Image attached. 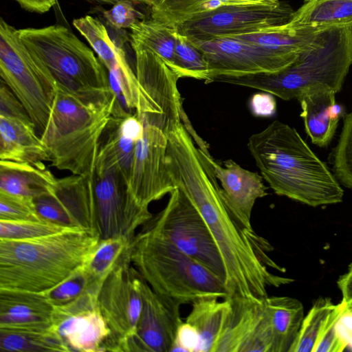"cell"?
<instances>
[{"instance_id": "7402d4cb", "label": "cell", "mask_w": 352, "mask_h": 352, "mask_svg": "<svg viewBox=\"0 0 352 352\" xmlns=\"http://www.w3.org/2000/svg\"><path fill=\"white\" fill-rule=\"evenodd\" d=\"M0 160L36 166L50 162L47 150L30 118L0 115Z\"/></svg>"}, {"instance_id": "b9f144b4", "label": "cell", "mask_w": 352, "mask_h": 352, "mask_svg": "<svg viewBox=\"0 0 352 352\" xmlns=\"http://www.w3.org/2000/svg\"><path fill=\"white\" fill-rule=\"evenodd\" d=\"M0 115L30 118L23 105L2 80L0 86Z\"/></svg>"}, {"instance_id": "44dd1931", "label": "cell", "mask_w": 352, "mask_h": 352, "mask_svg": "<svg viewBox=\"0 0 352 352\" xmlns=\"http://www.w3.org/2000/svg\"><path fill=\"white\" fill-rule=\"evenodd\" d=\"M53 310L42 294L0 290V329L47 330Z\"/></svg>"}, {"instance_id": "4316f807", "label": "cell", "mask_w": 352, "mask_h": 352, "mask_svg": "<svg viewBox=\"0 0 352 352\" xmlns=\"http://www.w3.org/2000/svg\"><path fill=\"white\" fill-rule=\"evenodd\" d=\"M273 335V352H289L304 318V307L289 296L264 297Z\"/></svg>"}, {"instance_id": "c3c4849f", "label": "cell", "mask_w": 352, "mask_h": 352, "mask_svg": "<svg viewBox=\"0 0 352 352\" xmlns=\"http://www.w3.org/2000/svg\"><path fill=\"white\" fill-rule=\"evenodd\" d=\"M94 1H97V2L103 3H108V4L113 5L115 3H116L117 1H120V0H94ZM129 1H131L135 3H144H144H145V0H129Z\"/></svg>"}, {"instance_id": "f6af8a7d", "label": "cell", "mask_w": 352, "mask_h": 352, "mask_svg": "<svg viewBox=\"0 0 352 352\" xmlns=\"http://www.w3.org/2000/svg\"><path fill=\"white\" fill-rule=\"evenodd\" d=\"M344 300L345 306L336 327L340 338L347 347L352 341V298Z\"/></svg>"}, {"instance_id": "8fae6325", "label": "cell", "mask_w": 352, "mask_h": 352, "mask_svg": "<svg viewBox=\"0 0 352 352\" xmlns=\"http://www.w3.org/2000/svg\"><path fill=\"white\" fill-rule=\"evenodd\" d=\"M143 277L127 261L104 280L98 296V308L111 330L103 351L124 352L133 335L142 308Z\"/></svg>"}, {"instance_id": "9c48e42d", "label": "cell", "mask_w": 352, "mask_h": 352, "mask_svg": "<svg viewBox=\"0 0 352 352\" xmlns=\"http://www.w3.org/2000/svg\"><path fill=\"white\" fill-rule=\"evenodd\" d=\"M0 76L23 105L41 135L57 91V83L45 66L29 51L19 30L0 21Z\"/></svg>"}, {"instance_id": "ab89813d", "label": "cell", "mask_w": 352, "mask_h": 352, "mask_svg": "<svg viewBox=\"0 0 352 352\" xmlns=\"http://www.w3.org/2000/svg\"><path fill=\"white\" fill-rule=\"evenodd\" d=\"M34 202L42 219L65 226L77 227L52 191L34 199Z\"/></svg>"}, {"instance_id": "e0dca14e", "label": "cell", "mask_w": 352, "mask_h": 352, "mask_svg": "<svg viewBox=\"0 0 352 352\" xmlns=\"http://www.w3.org/2000/svg\"><path fill=\"white\" fill-rule=\"evenodd\" d=\"M133 52L138 81L162 116L168 135L182 123L184 113L177 85L180 78L153 51L137 49Z\"/></svg>"}, {"instance_id": "7bdbcfd3", "label": "cell", "mask_w": 352, "mask_h": 352, "mask_svg": "<svg viewBox=\"0 0 352 352\" xmlns=\"http://www.w3.org/2000/svg\"><path fill=\"white\" fill-rule=\"evenodd\" d=\"M199 338L195 329L184 322L180 326L172 351L198 352Z\"/></svg>"}, {"instance_id": "4dcf8cb0", "label": "cell", "mask_w": 352, "mask_h": 352, "mask_svg": "<svg viewBox=\"0 0 352 352\" xmlns=\"http://www.w3.org/2000/svg\"><path fill=\"white\" fill-rule=\"evenodd\" d=\"M1 352H69L50 327L44 331L0 329Z\"/></svg>"}, {"instance_id": "74e56055", "label": "cell", "mask_w": 352, "mask_h": 352, "mask_svg": "<svg viewBox=\"0 0 352 352\" xmlns=\"http://www.w3.org/2000/svg\"><path fill=\"white\" fill-rule=\"evenodd\" d=\"M34 199L0 191V221H42Z\"/></svg>"}, {"instance_id": "1f68e13d", "label": "cell", "mask_w": 352, "mask_h": 352, "mask_svg": "<svg viewBox=\"0 0 352 352\" xmlns=\"http://www.w3.org/2000/svg\"><path fill=\"white\" fill-rule=\"evenodd\" d=\"M73 25L87 40L107 69L116 64L124 52L109 36L104 25L98 19L86 15L73 21Z\"/></svg>"}, {"instance_id": "ba28073f", "label": "cell", "mask_w": 352, "mask_h": 352, "mask_svg": "<svg viewBox=\"0 0 352 352\" xmlns=\"http://www.w3.org/2000/svg\"><path fill=\"white\" fill-rule=\"evenodd\" d=\"M19 36L57 85L81 96L113 94L104 65L69 28L60 24L28 28L19 29Z\"/></svg>"}, {"instance_id": "ee69618b", "label": "cell", "mask_w": 352, "mask_h": 352, "mask_svg": "<svg viewBox=\"0 0 352 352\" xmlns=\"http://www.w3.org/2000/svg\"><path fill=\"white\" fill-rule=\"evenodd\" d=\"M274 96L267 93H257L250 100V108L252 114L257 117H271L276 111Z\"/></svg>"}, {"instance_id": "bcb514c9", "label": "cell", "mask_w": 352, "mask_h": 352, "mask_svg": "<svg viewBox=\"0 0 352 352\" xmlns=\"http://www.w3.org/2000/svg\"><path fill=\"white\" fill-rule=\"evenodd\" d=\"M21 8L29 12L45 13L49 11L57 0H14Z\"/></svg>"}, {"instance_id": "30bf717a", "label": "cell", "mask_w": 352, "mask_h": 352, "mask_svg": "<svg viewBox=\"0 0 352 352\" xmlns=\"http://www.w3.org/2000/svg\"><path fill=\"white\" fill-rule=\"evenodd\" d=\"M141 229L175 245L214 274L225 287L226 273L217 246L199 211L182 188L177 186L166 206Z\"/></svg>"}, {"instance_id": "ac0fdd59", "label": "cell", "mask_w": 352, "mask_h": 352, "mask_svg": "<svg viewBox=\"0 0 352 352\" xmlns=\"http://www.w3.org/2000/svg\"><path fill=\"white\" fill-rule=\"evenodd\" d=\"M207 158L219 181L224 201L245 228L253 229L251 217L256 201L268 194L262 175L242 168L232 160L221 164L211 155Z\"/></svg>"}, {"instance_id": "f35d334b", "label": "cell", "mask_w": 352, "mask_h": 352, "mask_svg": "<svg viewBox=\"0 0 352 352\" xmlns=\"http://www.w3.org/2000/svg\"><path fill=\"white\" fill-rule=\"evenodd\" d=\"M345 306V300L335 305L327 317L314 352H341L346 345L340 338L336 324Z\"/></svg>"}, {"instance_id": "484cf974", "label": "cell", "mask_w": 352, "mask_h": 352, "mask_svg": "<svg viewBox=\"0 0 352 352\" xmlns=\"http://www.w3.org/2000/svg\"><path fill=\"white\" fill-rule=\"evenodd\" d=\"M191 305L185 322L191 325L199 336L198 352H215L230 309V297H203L193 301Z\"/></svg>"}, {"instance_id": "f546056e", "label": "cell", "mask_w": 352, "mask_h": 352, "mask_svg": "<svg viewBox=\"0 0 352 352\" xmlns=\"http://www.w3.org/2000/svg\"><path fill=\"white\" fill-rule=\"evenodd\" d=\"M133 242L124 236L100 240L84 269L94 282L102 284L116 267L131 261Z\"/></svg>"}, {"instance_id": "8992f818", "label": "cell", "mask_w": 352, "mask_h": 352, "mask_svg": "<svg viewBox=\"0 0 352 352\" xmlns=\"http://www.w3.org/2000/svg\"><path fill=\"white\" fill-rule=\"evenodd\" d=\"M351 65L352 28H331L318 32L314 41L282 71L240 76H218L211 82L253 88L289 100L318 88L340 92Z\"/></svg>"}, {"instance_id": "d590c367", "label": "cell", "mask_w": 352, "mask_h": 352, "mask_svg": "<svg viewBox=\"0 0 352 352\" xmlns=\"http://www.w3.org/2000/svg\"><path fill=\"white\" fill-rule=\"evenodd\" d=\"M77 228L47 220L26 221H0V239L25 240L40 238Z\"/></svg>"}, {"instance_id": "d6a6232c", "label": "cell", "mask_w": 352, "mask_h": 352, "mask_svg": "<svg viewBox=\"0 0 352 352\" xmlns=\"http://www.w3.org/2000/svg\"><path fill=\"white\" fill-rule=\"evenodd\" d=\"M335 305L329 297H319L304 316L289 352H314L324 321Z\"/></svg>"}, {"instance_id": "d6986e66", "label": "cell", "mask_w": 352, "mask_h": 352, "mask_svg": "<svg viewBox=\"0 0 352 352\" xmlns=\"http://www.w3.org/2000/svg\"><path fill=\"white\" fill-rule=\"evenodd\" d=\"M281 0H145L151 17L177 28L181 24L208 17L228 10L250 8H276Z\"/></svg>"}, {"instance_id": "4fadbf2b", "label": "cell", "mask_w": 352, "mask_h": 352, "mask_svg": "<svg viewBox=\"0 0 352 352\" xmlns=\"http://www.w3.org/2000/svg\"><path fill=\"white\" fill-rule=\"evenodd\" d=\"M144 124V123H143ZM138 141L128 186L135 201L142 207L170 193L174 186L166 165L167 135L160 128L144 124Z\"/></svg>"}, {"instance_id": "ffe728a7", "label": "cell", "mask_w": 352, "mask_h": 352, "mask_svg": "<svg viewBox=\"0 0 352 352\" xmlns=\"http://www.w3.org/2000/svg\"><path fill=\"white\" fill-rule=\"evenodd\" d=\"M50 329L59 336L69 351H103L111 333L98 307L68 316L52 315Z\"/></svg>"}, {"instance_id": "7a4b0ae2", "label": "cell", "mask_w": 352, "mask_h": 352, "mask_svg": "<svg viewBox=\"0 0 352 352\" xmlns=\"http://www.w3.org/2000/svg\"><path fill=\"white\" fill-rule=\"evenodd\" d=\"M248 148L276 195L312 207L342 201L339 182L294 128L274 120L250 137Z\"/></svg>"}, {"instance_id": "cb8c5ba5", "label": "cell", "mask_w": 352, "mask_h": 352, "mask_svg": "<svg viewBox=\"0 0 352 352\" xmlns=\"http://www.w3.org/2000/svg\"><path fill=\"white\" fill-rule=\"evenodd\" d=\"M285 23L294 30L315 32L352 28V0H304Z\"/></svg>"}, {"instance_id": "7dc6e473", "label": "cell", "mask_w": 352, "mask_h": 352, "mask_svg": "<svg viewBox=\"0 0 352 352\" xmlns=\"http://www.w3.org/2000/svg\"><path fill=\"white\" fill-rule=\"evenodd\" d=\"M337 285L342 293V299L352 298V263L349 265L347 272L339 277Z\"/></svg>"}, {"instance_id": "7c38bea8", "label": "cell", "mask_w": 352, "mask_h": 352, "mask_svg": "<svg viewBox=\"0 0 352 352\" xmlns=\"http://www.w3.org/2000/svg\"><path fill=\"white\" fill-rule=\"evenodd\" d=\"M189 39L201 51L207 62L209 79L206 83L218 76L276 73L289 67L300 56L230 37Z\"/></svg>"}, {"instance_id": "60d3db41", "label": "cell", "mask_w": 352, "mask_h": 352, "mask_svg": "<svg viewBox=\"0 0 352 352\" xmlns=\"http://www.w3.org/2000/svg\"><path fill=\"white\" fill-rule=\"evenodd\" d=\"M102 13L107 23L117 30L130 28L138 20L145 18L134 8L133 2L129 0L118 1Z\"/></svg>"}, {"instance_id": "2e32d148", "label": "cell", "mask_w": 352, "mask_h": 352, "mask_svg": "<svg viewBox=\"0 0 352 352\" xmlns=\"http://www.w3.org/2000/svg\"><path fill=\"white\" fill-rule=\"evenodd\" d=\"M294 11L283 2L276 8L250 7L228 10L208 17L185 22L177 27L191 39L207 41L252 33L285 23Z\"/></svg>"}, {"instance_id": "277c9868", "label": "cell", "mask_w": 352, "mask_h": 352, "mask_svg": "<svg viewBox=\"0 0 352 352\" xmlns=\"http://www.w3.org/2000/svg\"><path fill=\"white\" fill-rule=\"evenodd\" d=\"M153 214L133 197L112 147L103 135L91 170L76 189L78 225L100 240L124 236L134 240L137 229Z\"/></svg>"}, {"instance_id": "9a60e30c", "label": "cell", "mask_w": 352, "mask_h": 352, "mask_svg": "<svg viewBox=\"0 0 352 352\" xmlns=\"http://www.w3.org/2000/svg\"><path fill=\"white\" fill-rule=\"evenodd\" d=\"M230 299V309L215 352H273V335L264 297Z\"/></svg>"}, {"instance_id": "83f0119b", "label": "cell", "mask_w": 352, "mask_h": 352, "mask_svg": "<svg viewBox=\"0 0 352 352\" xmlns=\"http://www.w3.org/2000/svg\"><path fill=\"white\" fill-rule=\"evenodd\" d=\"M129 29L133 50L147 49L153 51L177 74L175 50L177 28L170 27L150 16L138 20Z\"/></svg>"}, {"instance_id": "d4e9b609", "label": "cell", "mask_w": 352, "mask_h": 352, "mask_svg": "<svg viewBox=\"0 0 352 352\" xmlns=\"http://www.w3.org/2000/svg\"><path fill=\"white\" fill-rule=\"evenodd\" d=\"M57 179L45 165L0 160V191L35 199L50 193Z\"/></svg>"}, {"instance_id": "8d00e7d4", "label": "cell", "mask_w": 352, "mask_h": 352, "mask_svg": "<svg viewBox=\"0 0 352 352\" xmlns=\"http://www.w3.org/2000/svg\"><path fill=\"white\" fill-rule=\"evenodd\" d=\"M94 282L82 267L55 287L41 294L53 307H60L77 299Z\"/></svg>"}, {"instance_id": "f1b7e54d", "label": "cell", "mask_w": 352, "mask_h": 352, "mask_svg": "<svg viewBox=\"0 0 352 352\" xmlns=\"http://www.w3.org/2000/svg\"><path fill=\"white\" fill-rule=\"evenodd\" d=\"M318 32L308 30H294L283 23L252 33L223 37L241 39L299 56L314 41Z\"/></svg>"}, {"instance_id": "52a82bcc", "label": "cell", "mask_w": 352, "mask_h": 352, "mask_svg": "<svg viewBox=\"0 0 352 352\" xmlns=\"http://www.w3.org/2000/svg\"><path fill=\"white\" fill-rule=\"evenodd\" d=\"M131 263L157 294L182 305L228 296L223 283L210 270L169 241L140 230L132 246Z\"/></svg>"}, {"instance_id": "603a6c76", "label": "cell", "mask_w": 352, "mask_h": 352, "mask_svg": "<svg viewBox=\"0 0 352 352\" xmlns=\"http://www.w3.org/2000/svg\"><path fill=\"white\" fill-rule=\"evenodd\" d=\"M336 93L329 88H318L309 91L298 100L300 104L307 134L311 142L326 147L331 142L340 120L333 116L332 107L336 103Z\"/></svg>"}, {"instance_id": "5b68a950", "label": "cell", "mask_w": 352, "mask_h": 352, "mask_svg": "<svg viewBox=\"0 0 352 352\" xmlns=\"http://www.w3.org/2000/svg\"><path fill=\"white\" fill-rule=\"evenodd\" d=\"M52 109L40 135L51 166L85 175L94 162L113 118L114 96H85L57 85Z\"/></svg>"}, {"instance_id": "6da1fadb", "label": "cell", "mask_w": 352, "mask_h": 352, "mask_svg": "<svg viewBox=\"0 0 352 352\" xmlns=\"http://www.w3.org/2000/svg\"><path fill=\"white\" fill-rule=\"evenodd\" d=\"M175 182L186 193L204 219L224 264L228 296L263 298L267 289L294 281L278 276L285 268L269 256L274 248L254 229L245 228L232 212L221 192L212 168L199 159L182 164L175 173Z\"/></svg>"}, {"instance_id": "836d02e7", "label": "cell", "mask_w": 352, "mask_h": 352, "mask_svg": "<svg viewBox=\"0 0 352 352\" xmlns=\"http://www.w3.org/2000/svg\"><path fill=\"white\" fill-rule=\"evenodd\" d=\"M175 50L176 72L179 78L188 77L197 80L209 79V69L201 51L177 30Z\"/></svg>"}, {"instance_id": "e575fe53", "label": "cell", "mask_w": 352, "mask_h": 352, "mask_svg": "<svg viewBox=\"0 0 352 352\" xmlns=\"http://www.w3.org/2000/svg\"><path fill=\"white\" fill-rule=\"evenodd\" d=\"M331 156L335 177L352 189V111L343 118L342 131Z\"/></svg>"}, {"instance_id": "3957f363", "label": "cell", "mask_w": 352, "mask_h": 352, "mask_svg": "<svg viewBox=\"0 0 352 352\" xmlns=\"http://www.w3.org/2000/svg\"><path fill=\"white\" fill-rule=\"evenodd\" d=\"M100 241L80 228L32 239H0V290L45 293L84 267Z\"/></svg>"}, {"instance_id": "5bb4252c", "label": "cell", "mask_w": 352, "mask_h": 352, "mask_svg": "<svg viewBox=\"0 0 352 352\" xmlns=\"http://www.w3.org/2000/svg\"><path fill=\"white\" fill-rule=\"evenodd\" d=\"M142 308L124 352H170L184 321L178 301L155 293L143 278Z\"/></svg>"}]
</instances>
